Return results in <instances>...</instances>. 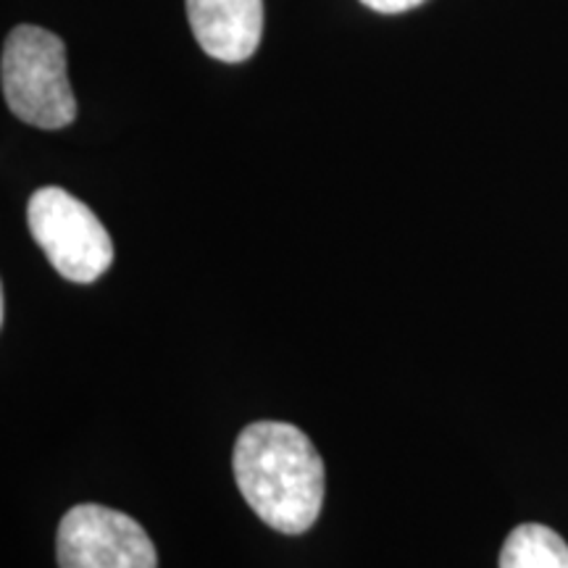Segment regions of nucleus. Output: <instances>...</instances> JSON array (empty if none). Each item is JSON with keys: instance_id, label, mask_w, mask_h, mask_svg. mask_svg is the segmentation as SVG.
<instances>
[{"instance_id": "4", "label": "nucleus", "mask_w": 568, "mask_h": 568, "mask_svg": "<svg viewBox=\"0 0 568 568\" xmlns=\"http://www.w3.org/2000/svg\"><path fill=\"white\" fill-rule=\"evenodd\" d=\"M61 568H159V552L134 518L95 503L67 510L55 537Z\"/></svg>"}, {"instance_id": "1", "label": "nucleus", "mask_w": 568, "mask_h": 568, "mask_svg": "<svg viewBox=\"0 0 568 568\" xmlns=\"http://www.w3.org/2000/svg\"><path fill=\"white\" fill-rule=\"evenodd\" d=\"M234 479L261 521L284 535L314 527L324 503V460L305 432L255 422L234 443Z\"/></svg>"}, {"instance_id": "6", "label": "nucleus", "mask_w": 568, "mask_h": 568, "mask_svg": "<svg viewBox=\"0 0 568 568\" xmlns=\"http://www.w3.org/2000/svg\"><path fill=\"white\" fill-rule=\"evenodd\" d=\"M500 568H568V545L542 524H521L503 545Z\"/></svg>"}, {"instance_id": "5", "label": "nucleus", "mask_w": 568, "mask_h": 568, "mask_svg": "<svg viewBox=\"0 0 568 568\" xmlns=\"http://www.w3.org/2000/svg\"><path fill=\"white\" fill-rule=\"evenodd\" d=\"M187 19L211 59L243 63L264 34V0H187Z\"/></svg>"}, {"instance_id": "3", "label": "nucleus", "mask_w": 568, "mask_h": 568, "mask_svg": "<svg viewBox=\"0 0 568 568\" xmlns=\"http://www.w3.org/2000/svg\"><path fill=\"white\" fill-rule=\"evenodd\" d=\"M27 224L51 266L69 282H95L109 272L113 243L101 219L63 187H40L27 205Z\"/></svg>"}, {"instance_id": "7", "label": "nucleus", "mask_w": 568, "mask_h": 568, "mask_svg": "<svg viewBox=\"0 0 568 568\" xmlns=\"http://www.w3.org/2000/svg\"><path fill=\"white\" fill-rule=\"evenodd\" d=\"M361 3L379 13H403V11L416 9V6H422L424 0H361Z\"/></svg>"}, {"instance_id": "2", "label": "nucleus", "mask_w": 568, "mask_h": 568, "mask_svg": "<svg viewBox=\"0 0 568 568\" xmlns=\"http://www.w3.org/2000/svg\"><path fill=\"white\" fill-rule=\"evenodd\" d=\"M0 82L9 109L38 130H63L77 119L67 74V48L59 34L21 24L6 38Z\"/></svg>"}]
</instances>
